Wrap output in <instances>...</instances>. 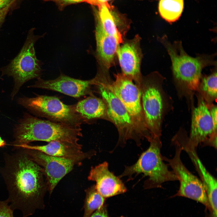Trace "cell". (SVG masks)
Returning <instances> with one entry per match:
<instances>
[{"label": "cell", "instance_id": "4316f807", "mask_svg": "<svg viewBox=\"0 0 217 217\" xmlns=\"http://www.w3.org/2000/svg\"><path fill=\"white\" fill-rule=\"evenodd\" d=\"M12 6L9 5L5 7L0 10V28L5 20L6 17Z\"/></svg>", "mask_w": 217, "mask_h": 217}, {"label": "cell", "instance_id": "8fae6325", "mask_svg": "<svg viewBox=\"0 0 217 217\" xmlns=\"http://www.w3.org/2000/svg\"><path fill=\"white\" fill-rule=\"evenodd\" d=\"M197 100L196 107L192 110V118L189 143L197 148L202 144L216 149L217 133L213 131L212 119L205 103L200 95L196 92Z\"/></svg>", "mask_w": 217, "mask_h": 217}, {"label": "cell", "instance_id": "2e32d148", "mask_svg": "<svg viewBox=\"0 0 217 217\" xmlns=\"http://www.w3.org/2000/svg\"><path fill=\"white\" fill-rule=\"evenodd\" d=\"M95 19L96 58L99 65L104 69V71H108L114 63L117 50L120 43L115 38L108 34L99 22Z\"/></svg>", "mask_w": 217, "mask_h": 217}, {"label": "cell", "instance_id": "ba28073f", "mask_svg": "<svg viewBox=\"0 0 217 217\" xmlns=\"http://www.w3.org/2000/svg\"><path fill=\"white\" fill-rule=\"evenodd\" d=\"M18 102L33 113L55 122L80 128L83 121L76 111L74 105H66L55 96L24 97L19 99Z\"/></svg>", "mask_w": 217, "mask_h": 217}, {"label": "cell", "instance_id": "7a4b0ae2", "mask_svg": "<svg viewBox=\"0 0 217 217\" xmlns=\"http://www.w3.org/2000/svg\"><path fill=\"white\" fill-rule=\"evenodd\" d=\"M157 39L170 57L173 77L178 95L186 98L191 108L194 105L193 95L198 90L202 71L206 67L216 66V54H201L193 57L185 52L181 41L171 43L166 35Z\"/></svg>", "mask_w": 217, "mask_h": 217}, {"label": "cell", "instance_id": "5bb4252c", "mask_svg": "<svg viewBox=\"0 0 217 217\" xmlns=\"http://www.w3.org/2000/svg\"><path fill=\"white\" fill-rule=\"evenodd\" d=\"M94 79L82 80L61 74L55 79L44 80L40 77L34 85L29 87L37 88L58 92L74 98L93 94L92 86Z\"/></svg>", "mask_w": 217, "mask_h": 217}, {"label": "cell", "instance_id": "6da1fadb", "mask_svg": "<svg viewBox=\"0 0 217 217\" xmlns=\"http://www.w3.org/2000/svg\"><path fill=\"white\" fill-rule=\"evenodd\" d=\"M16 150L5 153V164L0 167V173L7 186V200L11 208L20 210L23 217H27L41 207L48 185L42 168L23 149Z\"/></svg>", "mask_w": 217, "mask_h": 217}, {"label": "cell", "instance_id": "4fadbf2b", "mask_svg": "<svg viewBox=\"0 0 217 217\" xmlns=\"http://www.w3.org/2000/svg\"><path fill=\"white\" fill-rule=\"evenodd\" d=\"M140 39L137 35L132 39L124 41L116 52L121 73L134 81L138 87L143 77L140 71L142 58Z\"/></svg>", "mask_w": 217, "mask_h": 217}, {"label": "cell", "instance_id": "cb8c5ba5", "mask_svg": "<svg viewBox=\"0 0 217 217\" xmlns=\"http://www.w3.org/2000/svg\"><path fill=\"white\" fill-rule=\"evenodd\" d=\"M46 1H52L55 2L60 9H62L70 4L82 2H86L92 5H96L94 0H44Z\"/></svg>", "mask_w": 217, "mask_h": 217}, {"label": "cell", "instance_id": "3957f363", "mask_svg": "<svg viewBox=\"0 0 217 217\" xmlns=\"http://www.w3.org/2000/svg\"><path fill=\"white\" fill-rule=\"evenodd\" d=\"M82 135L80 128L40 119L26 113L14 128V140L11 145L16 150L20 145L35 141H59L78 144Z\"/></svg>", "mask_w": 217, "mask_h": 217}, {"label": "cell", "instance_id": "83f0119b", "mask_svg": "<svg viewBox=\"0 0 217 217\" xmlns=\"http://www.w3.org/2000/svg\"><path fill=\"white\" fill-rule=\"evenodd\" d=\"M16 0H0V10L9 5H12Z\"/></svg>", "mask_w": 217, "mask_h": 217}, {"label": "cell", "instance_id": "603a6c76", "mask_svg": "<svg viewBox=\"0 0 217 217\" xmlns=\"http://www.w3.org/2000/svg\"><path fill=\"white\" fill-rule=\"evenodd\" d=\"M85 191L86 197L83 217H90L94 211L103 206L105 198L98 192L95 184L86 189Z\"/></svg>", "mask_w": 217, "mask_h": 217}, {"label": "cell", "instance_id": "d6986e66", "mask_svg": "<svg viewBox=\"0 0 217 217\" xmlns=\"http://www.w3.org/2000/svg\"><path fill=\"white\" fill-rule=\"evenodd\" d=\"M98 6L99 11L96 13V19L108 34L115 38L120 44L122 43L128 28V24L106 3L100 4Z\"/></svg>", "mask_w": 217, "mask_h": 217}, {"label": "cell", "instance_id": "9c48e42d", "mask_svg": "<svg viewBox=\"0 0 217 217\" xmlns=\"http://www.w3.org/2000/svg\"><path fill=\"white\" fill-rule=\"evenodd\" d=\"M115 80L111 83L112 89L123 105L143 140H148L151 137L145 124L138 87L122 73L115 75Z\"/></svg>", "mask_w": 217, "mask_h": 217}, {"label": "cell", "instance_id": "52a82bcc", "mask_svg": "<svg viewBox=\"0 0 217 217\" xmlns=\"http://www.w3.org/2000/svg\"><path fill=\"white\" fill-rule=\"evenodd\" d=\"M34 30L33 28L29 30L26 41L16 56L8 64L0 69L2 76L7 75L14 79V84L11 94L12 99L25 83L33 79H38L41 75V62L36 56L34 45L45 34L35 35Z\"/></svg>", "mask_w": 217, "mask_h": 217}, {"label": "cell", "instance_id": "484cf974", "mask_svg": "<svg viewBox=\"0 0 217 217\" xmlns=\"http://www.w3.org/2000/svg\"><path fill=\"white\" fill-rule=\"evenodd\" d=\"M90 217H109L106 205H104L100 208L96 210Z\"/></svg>", "mask_w": 217, "mask_h": 217}, {"label": "cell", "instance_id": "f1b7e54d", "mask_svg": "<svg viewBox=\"0 0 217 217\" xmlns=\"http://www.w3.org/2000/svg\"><path fill=\"white\" fill-rule=\"evenodd\" d=\"M111 0H94L96 5H98L101 4L106 3V2Z\"/></svg>", "mask_w": 217, "mask_h": 217}, {"label": "cell", "instance_id": "d4e9b609", "mask_svg": "<svg viewBox=\"0 0 217 217\" xmlns=\"http://www.w3.org/2000/svg\"><path fill=\"white\" fill-rule=\"evenodd\" d=\"M13 211L7 200L0 201V217H14Z\"/></svg>", "mask_w": 217, "mask_h": 217}, {"label": "cell", "instance_id": "5b68a950", "mask_svg": "<svg viewBox=\"0 0 217 217\" xmlns=\"http://www.w3.org/2000/svg\"><path fill=\"white\" fill-rule=\"evenodd\" d=\"M94 79V85L106 104L110 122L118 131V144L123 146L132 139L140 146L141 140L128 112L112 89V80L108 73L99 71Z\"/></svg>", "mask_w": 217, "mask_h": 217}, {"label": "cell", "instance_id": "ffe728a7", "mask_svg": "<svg viewBox=\"0 0 217 217\" xmlns=\"http://www.w3.org/2000/svg\"><path fill=\"white\" fill-rule=\"evenodd\" d=\"M74 107L76 111L83 120L101 119L110 122L106 104L101 98L90 95L78 102Z\"/></svg>", "mask_w": 217, "mask_h": 217}, {"label": "cell", "instance_id": "7c38bea8", "mask_svg": "<svg viewBox=\"0 0 217 217\" xmlns=\"http://www.w3.org/2000/svg\"><path fill=\"white\" fill-rule=\"evenodd\" d=\"M23 149L33 160L43 169L50 193L75 165L84 159L53 156L36 150Z\"/></svg>", "mask_w": 217, "mask_h": 217}, {"label": "cell", "instance_id": "277c9868", "mask_svg": "<svg viewBox=\"0 0 217 217\" xmlns=\"http://www.w3.org/2000/svg\"><path fill=\"white\" fill-rule=\"evenodd\" d=\"M164 77L155 71L143 76L139 88L146 127L151 135L160 137L165 116L172 108V100L163 87Z\"/></svg>", "mask_w": 217, "mask_h": 217}, {"label": "cell", "instance_id": "8992f818", "mask_svg": "<svg viewBox=\"0 0 217 217\" xmlns=\"http://www.w3.org/2000/svg\"><path fill=\"white\" fill-rule=\"evenodd\" d=\"M149 148L140 155L137 162L130 166H126L123 173L118 177L132 176L143 174L148 179L144 184L145 189L161 187L163 183L178 181L177 176L170 171L164 163L161 153L162 143L160 137L152 136L148 141Z\"/></svg>", "mask_w": 217, "mask_h": 217}, {"label": "cell", "instance_id": "ac0fdd59", "mask_svg": "<svg viewBox=\"0 0 217 217\" xmlns=\"http://www.w3.org/2000/svg\"><path fill=\"white\" fill-rule=\"evenodd\" d=\"M197 148L188 143L183 146L188 154L200 178L205 189L212 217H217V180L206 169L200 159Z\"/></svg>", "mask_w": 217, "mask_h": 217}, {"label": "cell", "instance_id": "e0dca14e", "mask_svg": "<svg viewBox=\"0 0 217 217\" xmlns=\"http://www.w3.org/2000/svg\"><path fill=\"white\" fill-rule=\"evenodd\" d=\"M81 145L67 142L54 141L43 146H33L28 144L20 146L19 148L39 151L47 154L68 158L89 159L96 154L94 150L84 152L82 150Z\"/></svg>", "mask_w": 217, "mask_h": 217}, {"label": "cell", "instance_id": "44dd1931", "mask_svg": "<svg viewBox=\"0 0 217 217\" xmlns=\"http://www.w3.org/2000/svg\"><path fill=\"white\" fill-rule=\"evenodd\" d=\"M217 78L216 68L210 74L202 75L196 92L203 99L207 108L216 101Z\"/></svg>", "mask_w": 217, "mask_h": 217}, {"label": "cell", "instance_id": "f546056e", "mask_svg": "<svg viewBox=\"0 0 217 217\" xmlns=\"http://www.w3.org/2000/svg\"><path fill=\"white\" fill-rule=\"evenodd\" d=\"M6 145L5 141L0 136V147H4Z\"/></svg>", "mask_w": 217, "mask_h": 217}, {"label": "cell", "instance_id": "7402d4cb", "mask_svg": "<svg viewBox=\"0 0 217 217\" xmlns=\"http://www.w3.org/2000/svg\"><path fill=\"white\" fill-rule=\"evenodd\" d=\"M184 8V0H160L159 5L161 16L169 22L178 20Z\"/></svg>", "mask_w": 217, "mask_h": 217}, {"label": "cell", "instance_id": "9a60e30c", "mask_svg": "<svg viewBox=\"0 0 217 217\" xmlns=\"http://www.w3.org/2000/svg\"><path fill=\"white\" fill-rule=\"evenodd\" d=\"M88 178L96 182L97 190L105 198L123 193L127 190L120 178L109 171L106 162L92 167Z\"/></svg>", "mask_w": 217, "mask_h": 217}, {"label": "cell", "instance_id": "30bf717a", "mask_svg": "<svg viewBox=\"0 0 217 217\" xmlns=\"http://www.w3.org/2000/svg\"><path fill=\"white\" fill-rule=\"evenodd\" d=\"M172 142L175 149L174 157L171 159L163 156L162 158L168 163L179 181L178 190L173 197L187 198L202 203L210 209L206 193L201 181L192 174L183 163L181 157L183 149L179 143L173 138Z\"/></svg>", "mask_w": 217, "mask_h": 217}]
</instances>
